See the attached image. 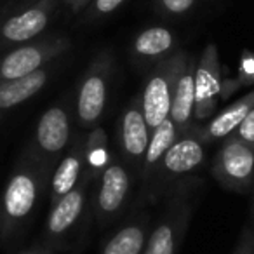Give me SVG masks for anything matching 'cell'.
<instances>
[{"label": "cell", "mask_w": 254, "mask_h": 254, "mask_svg": "<svg viewBox=\"0 0 254 254\" xmlns=\"http://www.w3.org/2000/svg\"><path fill=\"white\" fill-rule=\"evenodd\" d=\"M51 173L32 152H26L9 174L0 207H2V242L11 244L30 223L44 193H49Z\"/></svg>", "instance_id": "1"}, {"label": "cell", "mask_w": 254, "mask_h": 254, "mask_svg": "<svg viewBox=\"0 0 254 254\" xmlns=\"http://www.w3.org/2000/svg\"><path fill=\"white\" fill-rule=\"evenodd\" d=\"M198 181L195 178H185L178 181L164 198L162 212L152 226L145 253L143 254H178L188 232V225L195 211Z\"/></svg>", "instance_id": "2"}, {"label": "cell", "mask_w": 254, "mask_h": 254, "mask_svg": "<svg viewBox=\"0 0 254 254\" xmlns=\"http://www.w3.org/2000/svg\"><path fill=\"white\" fill-rule=\"evenodd\" d=\"M136 183L139 187L136 174L119 157H113L98 183L92 187L89 218L99 228H106L119 221L129 209Z\"/></svg>", "instance_id": "3"}, {"label": "cell", "mask_w": 254, "mask_h": 254, "mask_svg": "<svg viewBox=\"0 0 254 254\" xmlns=\"http://www.w3.org/2000/svg\"><path fill=\"white\" fill-rule=\"evenodd\" d=\"M96 185L89 174L82 176L80 183L68 195L51 205L49 216L46 221L42 244L53 251H64L71 244L73 237L80 235L85 216H89L91 204V188Z\"/></svg>", "instance_id": "4"}, {"label": "cell", "mask_w": 254, "mask_h": 254, "mask_svg": "<svg viewBox=\"0 0 254 254\" xmlns=\"http://www.w3.org/2000/svg\"><path fill=\"white\" fill-rule=\"evenodd\" d=\"M113 70V56L101 51L85 68L75 96V122L80 131L99 127L108 101V84Z\"/></svg>", "instance_id": "5"}, {"label": "cell", "mask_w": 254, "mask_h": 254, "mask_svg": "<svg viewBox=\"0 0 254 254\" xmlns=\"http://www.w3.org/2000/svg\"><path fill=\"white\" fill-rule=\"evenodd\" d=\"M58 0H21L0 12V49H12L39 39L56 11Z\"/></svg>", "instance_id": "6"}, {"label": "cell", "mask_w": 254, "mask_h": 254, "mask_svg": "<svg viewBox=\"0 0 254 254\" xmlns=\"http://www.w3.org/2000/svg\"><path fill=\"white\" fill-rule=\"evenodd\" d=\"M188 56L190 54L183 53V51L173 53L169 58L157 63L146 77L139 99H141V108L145 113L146 124L152 131L169 119L174 84H176V78L183 64L187 63Z\"/></svg>", "instance_id": "7"}, {"label": "cell", "mask_w": 254, "mask_h": 254, "mask_svg": "<svg viewBox=\"0 0 254 254\" xmlns=\"http://www.w3.org/2000/svg\"><path fill=\"white\" fill-rule=\"evenodd\" d=\"M71 131H73V119L66 103H56L49 106L37 122L30 152L42 162L51 176L73 139Z\"/></svg>", "instance_id": "8"}, {"label": "cell", "mask_w": 254, "mask_h": 254, "mask_svg": "<svg viewBox=\"0 0 254 254\" xmlns=\"http://www.w3.org/2000/svg\"><path fill=\"white\" fill-rule=\"evenodd\" d=\"M70 47V39L63 35L46 37L12 47L0 56V84L18 80L42 70L53 60L63 56Z\"/></svg>", "instance_id": "9"}, {"label": "cell", "mask_w": 254, "mask_h": 254, "mask_svg": "<svg viewBox=\"0 0 254 254\" xmlns=\"http://www.w3.org/2000/svg\"><path fill=\"white\" fill-rule=\"evenodd\" d=\"M211 173L225 190L249 193L254 190V146L230 134L216 153Z\"/></svg>", "instance_id": "10"}, {"label": "cell", "mask_w": 254, "mask_h": 254, "mask_svg": "<svg viewBox=\"0 0 254 254\" xmlns=\"http://www.w3.org/2000/svg\"><path fill=\"white\" fill-rule=\"evenodd\" d=\"M204 143L198 139L193 131L180 136L169 148L160 166L159 176L148 195L146 204H155L167 195V191L178 183L185 180L190 173L197 171L204 164Z\"/></svg>", "instance_id": "11"}, {"label": "cell", "mask_w": 254, "mask_h": 254, "mask_svg": "<svg viewBox=\"0 0 254 254\" xmlns=\"http://www.w3.org/2000/svg\"><path fill=\"white\" fill-rule=\"evenodd\" d=\"M152 139V129L146 124L141 108V99L134 98L124 108L117 124V141L120 148V160L126 164L139 181L143 160Z\"/></svg>", "instance_id": "12"}, {"label": "cell", "mask_w": 254, "mask_h": 254, "mask_svg": "<svg viewBox=\"0 0 254 254\" xmlns=\"http://www.w3.org/2000/svg\"><path fill=\"white\" fill-rule=\"evenodd\" d=\"M223 91L221 64L216 44H207L195 70V112L193 122H202L216 112Z\"/></svg>", "instance_id": "13"}, {"label": "cell", "mask_w": 254, "mask_h": 254, "mask_svg": "<svg viewBox=\"0 0 254 254\" xmlns=\"http://www.w3.org/2000/svg\"><path fill=\"white\" fill-rule=\"evenodd\" d=\"M178 138H180V134H178L176 126L171 119H167L166 122H162L157 129L152 131V139H150L148 150H146L145 160H143L141 174H139V202L136 207L146 205L148 195L152 191L153 185H155L157 176H159L164 157Z\"/></svg>", "instance_id": "14"}, {"label": "cell", "mask_w": 254, "mask_h": 254, "mask_svg": "<svg viewBox=\"0 0 254 254\" xmlns=\"http://www.w3.org/2000/svg\"><path fill=\"white\" fill-rule=\"evenodd\" d=\"M150 232V214L143 207H134L131 216L112 235L106 237L99 254H143Z\"/></svg>", "instance_id": "15"}, {"label": "cell", "mask_w": 254, "mask_h": 254, "mask_svg": "<svg viewBox=\"0 0 254 254\" xmlns=\"http://www.w3.org/2000/svg\"><path fill=\"white\" fill-rule=\"evenodd\" d=\"M85 171V138L77 132L73 134L70 146L61 157L49 181V202L56 204L60 198L68 195L78 183Z\"/></svg>", "instance_id": "16"}, {"label": "cell", "mask_w": 254, "mask_h": 254, "mask_svg": "<svg viewBox=\"0 0 254 254\" xmlns=\"http://www.w3.org/2000/svg\"><path fill=\"white\" fill-rule=\"evenodd\" d=\"M195 70L197 60L188 56L187 63L183 64L180 75L176 78L171 101L169 119L176 126L180 136H185L193 129V112H195Z\"/></svg>", "instance_id": "17"}, {"label": "cell", "mask_w": 254, "mask_h": 254, "mask_svg": "<svg viewBox=\"0 0 254 254\" xmlns=\"http://www.w3.org/2000/svg\"><path fill=\"white\" fill-rule=\"evenodd\" d=\"M253 110H254V91H251L249 94L242 96V98L237 99L235 103L226 106L223 112H219L218 115H214V119L209 120L205 126H202V127L193 126L191 131L198 136V139H200L202 143L225 139L244 122V119H246Z\"/></svg>", "instance_id": "18"}, {"label": "cell", "mask_w": 254, "mask_h": 254, "mask_svg": "<svg viewBox=\"0 0 254 254\" xmlns=\"http://www.w3.org/2000/svg\"><path fill=\"white\" fill-rule=\"evenodd\" d=\"M174 39L173 32L166 26H150L139 32L132 40L131 54L139 63H160L162 60L171 56L174 49Z\"/></svg>", "instance_id": "19"}, {"label": "cell", "mask_w": 254, "mask_h": 254, "mask_svg": "<svg viewBox=\"0 0 254 254\" xmlns=\"http://www.w3.org/2000/svg\"><path fill=\"white\" fill-rule=\"evenodd\" d=\"M51 73H53V66L47 64L46 68L28 75V77L2 82L0 84V113L9 112V110L32 99L37 92H40L47 85Z\"/></svg>", "instance_id": "20"}, {"label": "cell", "mask_w": 254, "mask_h": 254, "mask_svg": "<svg viewBox=\"0 0 254 254\" xmlns=\"http://www.w3.org/2000/svg\"><path fill=\"white\" fill-rule=\"evenodd\" d=\"M112 160L113 155L110 153L105 129L99 126L89 131V134L85 136V174H89L98 183L103 171Z\"/></svg>", "instance_id": "21"}, {"label": "cell", "mask_w": 254, "mask_h": 254, "mask_svg": "<svg viewBox=\"0 0 254 254\" xmlns=\"http://www.w3.org/2000/svg\"><path fill=\"white\" fill-rule=\"evenodd\" d=\"M126 0H92L87 5V14L85 19L87 21H96V19L106 18V16L113 14Z\"/></svg>", "instance_id": "22"}, {"label": "cell", "mask_w": 254, "mask_h": 254, "mask_svg": "<svg viewBox=\"0 0 254 254\" xmlns=\"http://www.w3.org/2000/svg\"><path fill=\"white\" fill-rule=\"evenodd\" d=\"M195 5V0H157L160 14L183 16Z\"/></svg>", "instance_id": "23"}, {"label": "cell", "mask_w": 254, "mask_h": 254, "mask_svg": "<svg viewBox=\"0 0 254 254\" xmlns=\"http://www.w3.org/2000/svg\"><path fill=\"white\" fill-rule=\"evenodd\" d=\"M232 254H254V228L247 223L239 235Z\"/></svg>", "instance_id": "24"}, {"label": "cell", "mask_w": 254, "mask_h": 254, "mask_svg": "<svg viewBox=\"0 0 254 254\" xmlns=\"http://www.w3.org/2000/svg\"><path fill=\"white\" fill-rule=\"evenodd\" d=\"M232 134L237 136L239 139H242V141H246L247 145L254 146V110L244 119V122L237 127Z\"/></svg>", "instance_id": "25"}, {"label": "cell", "mask_w": 254, "mask_h": 254, "mask_svg": "<svg viewBox=\"0 0 254 254\" xmlns=\"http://www.w3.org/2000/svg\"><path fill=\"white\" fill-rule=\"evenodd\" d=\"M92 0H63V4L66 5L68 9H70L71 12H78L82 11L84 7H87L89 4H91Z\"/></svg>", "instance_id": "26"}, {"label": "cell", "mask_w": 254, "mask_h": 254, "mask_svg": "<svg viewBox=\"0 0 254 254\" xmlns=\"http://www.w3.org/2000/svg\"><path fill=\"white\" fill-rule=\"evenodd\" d=\"M18 254H56V251L49 249V247L44 246V244H39V246H33V247H30V249L23 251V253H18Z\"/></svg>", "instance_id": "27"}, {"label": "cell", "mask_w": 254, "mask_h": 254, "mask_svg": "<svg viewBox=\"0 0 254 254\" xmlns=\"http://www.w3.org/2000/svg\"><path fill=\"white\" fill-rule=\"evenodd\" d=\"M249 225L254 228V193H253V202H251V211H249Z\"/></svg>", "instance_id": "28"}, {"label": "cell", "mask_w": 254, "mask_h": 254, "mask_svg": "<svg viewBox=\"0 0 254 254\" xmlns=\"http://www.w3.org/2000/svg\"><path fill=\"white\" fill-rule=\"evenodd\" d=\"M0 230H2V207H0Z\"/></svg>", "instance_id": "29"}]
</instances>
